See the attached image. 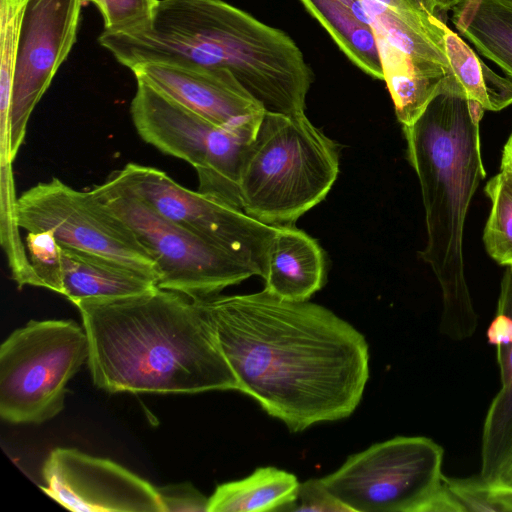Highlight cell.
Masks as SVG:
<instances>
[{"mask_svg":"<svg viewBox=\"0 0 512 512\" xmlns=\"http://www.w3.org/2000/svg\"><path fill=\"white\" fill-rule=\"evenodd\" d=\"M195 300L239 391L290 431L346 418L359 405L369 378L368 344L331 310L265 289Z\"/></svg>","mask_w":512,"mask_h":512,"instance_id":"6da1fadb","label":"cell"},{"mask_svg":"<svg viewBox=\"0 0 512 512\" xmlns=\"http://www.w3.org/2000/svg\"><path fill=\"white\" fill-rule=\"evenodd\" d=\"M74 305L87 334V363L97 387L112 393L239 391L197 300L155 286Z\"/></svg>","mask_w":512,"mask_h":512,"instance_id":"7a4b0ae2","label":"cell"},{"mask_svg":"<svg viewBox=\"0 0 512 512\" xmlns=\"http://www.w3.org/2000/svg\"><path fill=\"white\" fill-rule=\"evenodd\" d=\"M98 41L130 70L165 63L233 74L267 112L304 111L312 72L296 43L223 0H159L151 18Z\"/></svg>","mask_w":512,"mask_h":512,"instance_id":"3957f363","label":"cell"},{"mask_svg":"<svg viewBox=\"0 0 512 512\" xmlns=\"http://www.w3.org/2000/svg\"><path fill=\"white\" fill-rule=\"evenodd\" d=\"M484 111L451 71L420 117L402 126L425 211L427 241L420 256L440 286V332L453 341L472 337L478 326L463 237L472 198L486 176L480 144Z\"/></svg>","mask_w":512,"mask_h":512,"instance_id":"277c9868","label":"cell"},{"mask_svg":"<svg viewBox=\"0 0 512 512\" xmlns=\"http://www.w3.org/2000/svg\"><path fill=\"white\" fill-rule=\"evenodd\" d=\"M338 173V146L304 111H265L242 163L240 207L271 226L295 225L325 199Z\"/></svg>","mask_w":512,"mask_h":512,"instance_id":"5b68a950","label":"cell"},{"mask_svg":"<svg viewBox=\"0 0 512 512\" xmlns=\"http://www.w3.org/2000/svg\"><path fill=\"white\" fill-rule=\"evenodd\" d=\"M443 448L397 436L349 456L321 478L351 512H464L443 480Z\"/></svg>","mask_w":512,"mask_h":512,"instance_id":"8992f818","label":"cell"},{"mask_svg":"<svg viewBox=\"0 0 512 512\" xmlns=\"http://www.w3.org/2000/svg\"><path fill=\"white\" fill-rule=\"evenodd\" d=\"M84 328L70 320H31L0 347V415L42 423L64 407L66 386L88 360Z\"/></svg>","mask_w":512,"mask_h":512,"instance_id":"52a82bcc","label":"cell"},{"mask_svg":"<svg viewBox=\"0 0 512 512\" xmlns=\"http://www.w3.org/2000/svg\"><path fill=\"white\" fill-rule=\"evenodd\" d=\"M91 190L126 223L153 258L159 288L202 299L258 276L240 258L158 214L113 176Z\"/></svg>","mask_w":512,"mask_h":512,"instance_id":"ba28073f","label":"cell"},{"mask_svg":"<svg viewBox=\"0 0 512 512\" xmlns=\"http://www.w3.org/2000/svg\"><path fill=\"white\" fill-rule=\"evenodd\" d=\"M130 115L144 142L194 167L198 191L241 209L239 176L255 134L220 126L143 82Z\"/></svg>","mask_w":512,"mask_h":512,"instance_id":"9c48e42d","label":"cell"},{"mask_svg":"<svg viewBox=\"0 0 512 512\" xmlns=\"http://www.w3.org/2000/svg\"><path fill=\"white\" fill-rule=\"evenodd\" d=\"M12 218L17 228L51 231L62 246L118 261L157 282L153 258L92 190H77L55 177L38 182L15 199Z\"/></svg>","mask_w":512,"mask_h":512,"instance_id":"30bf717a","label":"cell"},{"mask_svg":"<svg viewBox=\"0 0 512 512\" xmlns=\"http://www.w3.org/2000/svg\"><path fill=\"white\" fill-rule=\"evenodd\" d=\"M171 222L254 267L262 275L268 245L278 226L198 190L188 189L155 167L127 163L110 173Z\"/></svg>","mask_w":512,"mask_h":512,"instance_id":"8fae6325","label":"cell"},{"mask_svg":"<svg viewBox=\"0 0 512 512\" xmlns=\"http://www.w3.org/2000/svg\"><path fill=\"white\" fill-rule=\"evenodd\" d=\"M81 0H26L18 36L9 109L8 162L24 142L29 118L69 55Z\"/></svg>","mask_w":512,"mask_h":512,"instance_id":"7c38bea8","label":"cell"},{"mask_svg":"<svg viewBox=\"0 0 512 512\" xmlns=\"http://www.w3.org/2000/svg\"><path fill=\"white\" fill-rule=\"evenodd\" d=\"M43 491L78 512H163L157 488L103 458L56 448L43 465Z\"/></svg>","mask_w":512,"mask_h":512,"instance_id":"4fadbf2b","label":"cell"},{"mask_svg":"<svg viewBox=\"0 0 512 512\" xmlns=\"http://www.w3.org/2000/svg\"><path fill=\"white\" fill-rule=\"evenodd\" d=\"M131 71L137 82L226 128L256 134L265 113L227 70L144 63Z\"/></svg>","mask_w":512,"mask_h":512,"instance_id":"5bb4252c","label":"cell"},{"mask_svg":"<svg viewBox=\"0 0 512 512\" xmlns=\"http://www.w3.org/2000/svg\"><path fill=\"white\" fill-rule=\"evenodd\" d=\"M486 338L496 351L501 384L488 407L481 434L479 475L490 486L512 450V265L506 266L502 275Z\"/></svg>","mask_w":512,"mask_h":512,"instance_id":"9a60e30c","label":"cell"},{"mask_svg":"<svg viewBox=\"0 0 512 512\" xmlns=\"http://www.w3.org/2000/svg\"><path fill=\"white\" fill-rule=\"evenodd\" d=\"M265 290L287 301L302 302L326 280L325 254L316 239L303 230L278 226L264 259Z\"/></svg>","mask_w":512,"mask_h":512,"instance_id":"2e32d148","label":"cell"},{"mask_svg":"<svg viewBox=\"0 0 512 512\" xmlns=\"http://www.w3.org/2000/svg\"><path fill=\"white\" fill-rule=\"evenodd\" d=\"M61 292L73 304L88 298H110L144 292L157 282L118 261L61 245Z\"/></svg>","mask_w":512,"mask_h":512,"instance_id":"e0dca14e","label":"cell"},{"mask_svg":"<svg viewBox=\"0 0 512 512\" xmlns=\"http://www.w3.org/2000/svg\"><path fill=\"white\" fill-rule=\"evenodd\" d=\"M343 53L371 77L384 80L371 17L362 0H301Z\"/></svg>","mask_w":512,"mask_h":512,"instance_id":"ac0fdd59","label":"cell"},{"mask_svg":"<svg viewBox=\"0 0 512 512\" xmlns=\"http://www.w3.org/2000/svg\"><path fill=\"white\" fill-rule=\"evenodd\" d=\"M451 20L480 53L512 77V1L464 0L453 9Z\"/></svg>","mask_w":512,"mask_h":512,"instance_id":"d6986e66","label":"cell"},{"mask_svg":"<svg viewBox=\"0 0 512 512\" xmlns=\"http://www.w3.org/2000/svg\"><path fill=\"white\" fill-rule=\"evenodd\" d=\"M297 477L276 467H259L248 477L217 486L208 512L286 511L297 497Z\"/></svg>","mask_w":512,"mask_h":512,"instance_id":"ffe728a7","label":"cell"},{"mask_svg":"<svg viewBox=\"0 0 512 512\" xmlns=\"http://www.w3.org/2000/svg\"><path fill=\"white\" fill-rule=\"evenodd\" d=\"M450 69L469 100L484 110L500 111L512 104V81L490 69L449 27L444 34Z\"/></svg>","mask_w":512,"mask_h":512,"instance_id":"44dd1931","label":"cell"},{"mask_svg":"<svg viewBox=\"0 0 512 512\" xmlns=\"http://www.w3.org/2000/svg\"><path fill=\"white\" fill-rule=\"evenodd\" d=\"M491 211L483 231L488 255L499 265H512V172L500 170L486 184Z\"/></svg>","mask_w":512,"mask_h":512,"instance_id":"7402d4cb","label":"cell"},{"mask_svg":"<svg viewBox=\"0 0 512 512\" xmlns=\"http://www.w3.org/2000/svg\"><path fill=\"white\" fill-rule=\"evenodd\" d=\"M28 270L22 285L43 287L60 294L61 245L51 231L27 232Z\"/></svg>","mask_w":512,"mask_h":512,"instance_id":"603a6c76","label":"cell"},{"mask_svg":"<svg viewBox=\"0 0 512 512\" xmlns=\"http://www.w3.org/2000/svg\"><path fill=\"white\" fill-rule=\"evenodd\" d=\"M26 0H0L1 124L8 125L18 36Z\"/></svg>","mask_w":512,"mask_h":512,"instance_id":"cb8c5ba5","label":"cell"},{"mask_svg":"<svg viewBox=\"0 0 512 512\" xmlns=\"http://www.w3.org/2000/svg\"><path fill=\"white\" fill-rule=\"evenodd\" d=\"M92 3L104 19V30H128L149 20L159 0H81Z\"/></svg>","mask_w":512,"mask_h":512,"instance_id":"d4e9b609","label":"cell"},{"mask_svg":"<svg viewBox=\"0 0 512 512\" xmlns=\"http://www.w3.org/2000/svg\"><path fill=\"white\" fill-rule=\"evenodd\" d=\"M384 5L427 33L445 50L446 24L442 20L436 0H372Z\"/></svg>","mask_w":512,"mask_h":512,"instance_id":"484cf974","label":"cell"},{"mask_svg":"<svg viewBox=\"0 0 512 512\" xmlns=\"http://www.w3.org/2000/svg\"><path fill=\"white\" fill-rule=\"evenodd\" d=\"M443 480L461 504L464 512L500 511L499 507L491 500L488 484L480 475L466 478H453L444 475Z\"/></svg>","mask_w":512,"mask_h":512,"instance_id":"4316f807","label":"cell"},{"mask_svg":"<svg viewBox=\"0 0 512 512\" xmlns=\"http://www.w3.org/2000/svg\"><path fill=\"white\" fill-rule=\"evenodd\" d=\"M286 511L351 512L327 489L321 478L301 482L296 500Z\"/></svg>","mask_w":512,"mask_h":512,"instance_id":"83f0119b","label":"cell"},{"mask_svg":"<svg viewBox=\"0 0 512 512\" xmlns=\"http://www.w3.org/2000/svg\"><path fill=\"white\" fill-rule=\"evenodd\" d=\"M163 512H208L209 498L190 483L157 488Z\"/></svg>","mask_w":512,"mask_h":512,"instance_id":"f1b7e54d","label":"cell"},{"mask_svg":"<svg viewBox=\"0 0 512 512\" xmlns=\"http://www.w3.org/2000/svg\"><path fill=\"white\" fill-rule=\"evenodd\" d=\"M489 487L494 490L512 492V450L498 477Z\"/></svg>","mask_w":512,"mask_h":512,"instance_id":"f546056e","label":"cell"},{"mask_svg":"<svg viewBox=\"0 0 512 512\" xmlns=\"http://www.w3.org/2000/svg\"><path fill=\"white\" fill-rule=\"evenodd\" d=\"M500 170H508L512 172V131L502 150Z\"/></svg>","mask_w":512,"mask_h":512,"instance_id":"4dcf8cb0","label":"cell"},{"mask_svg":"<svg viewBox=\"0 0 512 512\" xmlns=\"http://www.w3.org/2000/svg\"><path fill=\"white\" fill-rule=\"evenodd\" d=\"M438 4V8L440 13L447 12L449 10H453L457 5H459L464 0H436Z\"/></svg>","mask_w":512,"mask_h":512,"instance_id":"1f68e13d","label":"cell"},{"mask_svg":"<svg viewBox=\"0 0 512 512\" xmlns=\"http://www.w3.org/2000/svg\"><path fill=\"white\" fill-rule=\"evenodd\" d=\"M510 1H512V0H510Z\"/></svg>","mask_w":512,"mask_h":512,"instance_id":"d6a6232c","label":"cell"}]
</instances>
